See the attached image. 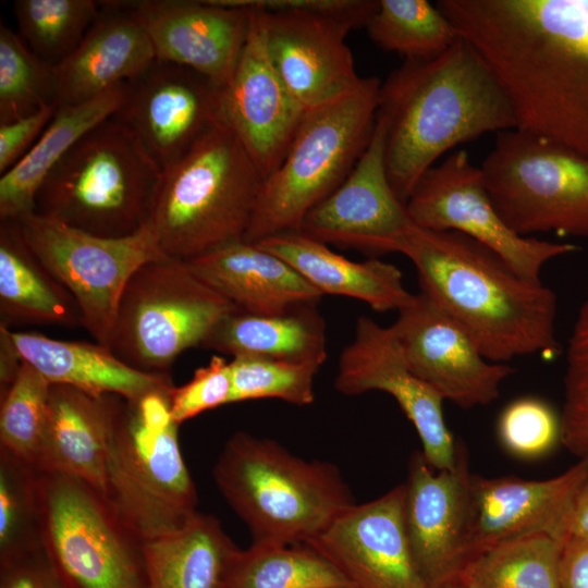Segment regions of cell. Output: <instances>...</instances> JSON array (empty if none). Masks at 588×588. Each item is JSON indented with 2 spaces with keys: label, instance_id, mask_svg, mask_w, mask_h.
<instances>
[{
  "label": "cell",
  "instance_id": "7",
  "mask_svg": "<svg viewBox=\"0 0 588 588\" xmlns=\"http://www.w3.org/2000/svg\"><path fill=\"white\" fill-rule=\"evenodd\" d=\"M160 175L134 135L110 117L50 171L35 212L90 234L126 236L149 222Z\"/></svg>",
  "mask_w": 588,
  "mask_h": 588
},
{
  "label": "cell",
  "instance_id": "1",
  "mask_svg": "<svg viewBox=\"0 0 588 588\" xmlns=\"http://www.w3.org/2000/svg\"><path fill=\"white\" fill-rule=\"evenodd\" d=\"M491 69L516 128L588 157V0H440Z\"/></svg>",
  "mask_w": 588,
  "mask_h": 588
},
{
  "label": "cell",
  "instance_id": "34",
  "mask_svg": "<svg viewBox=\"0 0 588 588\" xmlns=\"http://www.w3.org/2000/svg\"><path fill=\"white\" fill-rule=\"evenodd\" d=\"M563 546L548 534L510 540L481 553L463 577L477 588H561Z\"/></svg>",
  "mask_w": 588,
  "mask_h": 588
},
{
  "label": "cell",
  "instance_id": "22",
  "mask_svg": "<svg viewBox=\"0 0 588 588\" xmlns=\"http://www.w3.org/2000/svg\"><path fill=\"white\" fill-rule=\"evenodd\" d=\"M405 485L354 504L305 543L330 561L354 588H429L404 527Z\"/></svg>",
  "mask_w": 588,
  "mask_h": 588
},
{
  "label": "cell",
  "instance_id": "35",
  "mask_svg": "<svg viewBox=\"0 0 588 588\" xmlns=\"http://www.w3.org/2000/svg\"><path fill=\"white\" fill-rule=\"evenodd\" d=\"M369 38L405 60H430L460 36L454 25L427 0H379L366 26Z\"/></svg>",
  "mask_w": 588,
  "mask_h": 588
},
{
  "label": "cell",
  "instance_id": "9",
  "mask_svg": "<svg viewBox=\"0 0 588 588\" xmlns=\"http://www.w3.org/2000/svg\"><path fill=\"white\" fill-rule=\"evenodd\" d=\"M234 308L186 260L150 261L132 275L123 291L108 347L134 368L168 372L184 351L201 346Z\"/></svg>",
  "mask_w": 588,
  "mask_h": 588
},
{
  "label": "cell",
  "instance_id": "17",
  "mask_svg": "<svg viewBox=\"0 0 588 588\" xmlns=\"http://www.w3.org/2000/svg\"><path fill=\"white\" fill-rule=\"evenodd\" d=\"M387 127L377 113L372 136L345 181L313 208L299 231L324 244L369 255L397 253L414 224L385 168Z\"/></svg>",
  "mask_w": 588,
  "mask_h": 588
},
{
  "label": "cell",
  "instance_id": "33",
  "mask_svg": "<svg viewBox=\"0 0 588 588\" xmlns=\"http://www.w3.org/2000/svg\"><path fill=\"white\" fill-rule=\"evenodd\" d=\"M219 588H354L327 559L305 544L252 543L238 549Z\"/></svg>",
  "mask_w": 588,
  "mask_h": 588
},
{
  "label": "cell",
  "instance_id": "44",
  "mask_svg": "<svg viewBox=\"0 0 588 588\" xmlns=\"http://www.w3.org/2000/svg\"><path fill=\"white\" fill-rule=\"evenodd\" d=\"M0 588H72L44 547L0 565Z\"/></svg>",
  "mask_w": 588,
  "mask_h": 588
},
{
  "label": "cell",
  "instance_id": "5",
  "mask_svg": "<svg viewBox=\"0 0 588 588\" xmlns=\"http://www.w3.org/2000/svg\"><path fill=\"white\" fill-rule=\"evenodd\" d=\"M264 177L223 122L161 172L149 225L162 250L191 260L244 240Z\"/></svg>",
  "mask_w": 588,
  "mask_h": 588
},
{
  "label": "cell",
  "instance_id": "40",
  "mask_svg": "<svg viewBox=\"0 0 588 588\" xmlns=\"http://www.w3.org/2000/svg\"><path fill=\"white\" fill-rule=\"evenodd\" d=\"M231 403L279 399L304 406L315 400L314 381L320 365L262 357H234Z\"/></svg>",
  "mask_w": 588,
  "mask_h": 588
},
{
  "label": "cell",
  "instance_id": "21",
  "mask_svg": "<svg viewBox=\"0 0 588 588\" xmlns=\"http://www.w3.org/2000/svg\"><path fill=\"white\" fill-rule=\"evenodd\" d=\"M259 7L271 62L306 111L343 98L362 85L364 77L357 74L345 42L354 29L350 24L309 10Z\"/></svg>",
  "mask_w": 588,
  "mask_h": 588
},
{
  "label": "cell",
  "instance_id": "30",
  "mask_svg": "<svg viewBox=\"0 0 588 588\" xmlns=\"http://www.w3.org/2000/svg\"><path fill=\"white\" fill-rule=\"evenodd\" d=\"M234 357H262L322 366L327 328L317 305L280 315H255L238 308L223 316L201 345Z\"/></svg>",
  "mask_w": 588,
  "mask_h": 588
},
{
  "label": "cell",
  "instance_id": "36",
  "mask_svg": "<svg viewBox=\"0 0 588 588\" xmlns=\"http://www.w3.org/2000/svg\"><path fill=\"white\" fill-rule=\"evenodd\" d=\"M101 1L15 0L17 34L41 60L56 66L79 45Z\"/></svg>",
  "mask_w": 588,
  "mask_h": 588
},
{
  "label": "cell",
  "instance_id": "20",
  "mask_svg": "<svg viewBox=\"0 0 588 588\" xmlns=\"http://www.w3.org/2000/svg\"><path fill=\"white\" fill-rule=\"evenodd\" d=\"M421 452L409 461L405 485L404 527L419 573L429 588L463 577L469 566L466 534L469 461L457 443L456 464L434 473Z\"/></svg>",
  "mask_w": 588,
  "mask_h": 588
},
{
  "label": "cell",
  "instance_id": "50",
  "mask_svg": "<svg viewBox=\"0 0 588 588\" xmlns=\"http://www.w3.org/2000/svg\"><path fill=\"white\" fill-rule=\"evenodd\" d=\"M438 588H477L468 579L460 577L448 583L442 584Z\"/></svg>",
  "mask_w": 588,
  "mask_h": 588
},
{
  "label": "cell",
  "instance_id": "39",
  "mask_svg": "<svg viewBox=\"0 0 588 588\" xmlns=\"http://www.w3.org/2000/svg\"><path fill=\"white\" fill-rule=\"evenodd\" d=\"M50 387L23 362L11 384L1 391L0 450L33 466L46 426Z\"/></svg>",
  "mask_w": 588,
  "mask_h": 588
},
{
  "label": "cell",
  "instance_id": "46",
  "mask_svg": "<svg viewBox=\"0 0 588 588\" xmlns=\"http://www.w3.org/2000/svg\"><path fill=\"white\" fill-rule=\"evenodd\" d=\"M267 10L303 9L341 20L354 29L366 27L379 7V0H256Z\"/></svg>",
  "mask_w": 588,
  "mask_h": 588
},
{
  "label": "cell",
  "instance_id": "27",
  "mask_svg": "<svg viewBox=\"0 0 588 588\" xmlns=\"http://www.w3.org/2000/svg\"><path fill=\"white\" fill-rule=\"evenodd\" d=\"M11 338L22 360L50 384L69 385L93 395L115 394L126 400L173 387L169 372L134 368L97 342L58 340L12 329Z\"/></svg>",
  "mask_w": 588,
  "mask_h": 588
},
{
  "label": "cell",
  "instance_id": "13",
  "mask_svg": "<svg viewBox=\"0 0 588 588\" xmlns=\"http://www.w3.org/2000/svg\"><path fill=\"white\" fill-rule=\"evenodd\" d=\"M405 207L415 225L469 236L501 256L519 275L535 282L541 281L547 262L578 249L571 243L515 233L493 206L481 169L463 149L426 171Z\"/></svg>",
  "mask_w": 588,
  "mask_h": 588
},
{
  "label": "cell",
  "instance_id": "32",
  "mask_svg": "<svg viewBox=\"0 0 588 588\" xmlns=\"http://www.w3.org/2000/svg\"><path fill=\"white\" fill-rule=\"evenodd\" d=\"M237 550L215 516L197 512L182 528L143 542L145 588H219Z\"/></svg>",
  "mask_w": 588,
  "mask_h": 588
},
{
  "label": "cell",
  "instance_id": "38",
  "mask_svg": "<svg viewBox=\"0 0 588 588\" xmlns=\"http://www.w3.org/2000/svg\"><path fill=\"white\" fill-rule=\"evenodd\" d=\"M54 66L37 57L17 33L0 24V124L56 105Z\"/></svg>",
  "mask_w": 588,
  "mask_h": 588
},
{
  "label": "cell",
  "instance_id": "14",
  "mask_svg": "<svg viewBox=\"0 0 588 588\" xmlns=\"http://www.w3.org/2000/svg\"><path fill=\"white\" fill-rule=\"evenodd\" d=\"M221 89L187 66L156 59L124 84L122 102L111 118L134 135L162 172L223 123Z\"/></svg>",
  "mask_w": 588,
  "mask_h": 588
},
{
  "label": "cell",
  "instance_id": "43",
  "mask_svg": "<svg viewBox=\"0 0 588 588\" xmlns=\"http://www.w3.org/2000/svg\"><path fill=\"white\" fill-rule=\"evenodd\" d=\"M232 375L230 362L213 355L206 366L195 370L193 378L170 392L173 420L182 422L219 406L231 403Z\"/></svg>",
  "mask_w": 588,
  "mask_h": 588
},
{
  "label": "cell",
  "instance_id": "31",
  "mask_svg": "<svg viewBox=\"0 0 588 588\" xmlns=\"http://www.w3.org/2000/svg\"><path fill=\"white\" fill-rule=\"evenodd\" d=\"M124 84L83 103L57 111L28 152L0 176V220H17L35 211L42 182L69 150L93 127L113 115Z\"/></svg>",
  "mask_w": 588,
  "mask_h": 588
},
{
  "label": "cell",
  "instance_id": "42",
  "mask_svg": "<svg viewBox=\"0 0 588 588\" xmlns=\"http://www.w3.org/2000/svg\"><path fill=\"white\" fill-rule=\"evenodd\" d=\"M561 443L588 462V298L578 309L566 347Z\"/></svg>",
  "mask_w": 588,
  "mask_h": 588
},
{
  "label": "cell",
  "instance_id": "4",
  "mask_svg": "<svg viewBox=\"0 0 588 588\" xmlns=\"http://www.w3.org/2000/svg\"><path fill=\"white\" fill-rule=\"evenodd\" d=\"M212 475L253 543L305 544L355 504L335 465L306 461L244 431L225 442Z\"/></svg>",
  "mask_w": 588,
  "mask_h": 588
},
{
  "label": "cell",
  "instance_id": "11",
  "mask_svg": "<svg viewBox=\"0 0 588 588\" xmlns=\"http://www.w3.org/2000/svg\"><path fill=\"white\" fill-rule=\"evenodd\" d=\"M42 547L72 588H145L143 541L83 480L39 471Z\"/></svg>",
  "mask_w": 588,
  "mask_h": 588
},
{
  "label": "cell",
  "instance_id": "29",
  "mask_svg": "<svg viewBox=\"0 0 588 588\" xmlns=\"http://www.w3.org/2000/svg\"><path fill=\"white\" fill-rule=\"evenodd\" d=\"M0 318L8 328H83L75 299L32 250L17 220H0Z\"/></svg>",
  "mask_w": 588,
  "mask_h": 588
},
{
  "label": "cell",
  "instance_id": "2",
  "mask_svg": "<svg viewBox=\"0 0 588 588\" xmlns=\"http://www.w3.org/2000/svg\"><path fill=\"white\" fill-rule=\"evenodd\" d=\"M397 253L414 265L421 292L449 315L488 360L561 354L558 301L542 281L519 275L501 256L455 231L412 224Z\"/></svg>",
  "mask_w": 588,
  "mask_h": 588
},
{
  "label": "cell",
  "instance_id": "23",
  "mask_svg": "<svg viewBox=\"0 0 588 588\" xmlns=\"http://www.w3.org/2000/svg\"><path fill=\"white\" fill-rule=\"evenodd\" d=\"M144 26L156 59L187 66L224 87L243 51L249 5L243 0L126 1Z\"/></svg>",
  "mask_w": 588,
  "mask_h": 588
},
{
  "label": "cell",
  "instance_id": "24",
  "mask_svg": "<svg viewBox=\"0 0 588 588\" xmlns=\"http://www.w3.org/2000/svg\"><path fill=\"white\" fill-rule=\"evenodd\" d=\"M156 60L152 44L126 1H101L76 49L54 66L56 106H73L125 84Z\"/></svg>",
  "mask_w": 588,
  "mask_h": 588
},
{
  "label": "cell",
  "instance_id": "37",
  "mask_svg": "<svg viewBox=\"0 0 588 588\" xmlns=\"http://www.w3.org/2000/svg\"><path fill=\"white\" fill-rule=\"evenodd\" d=\"M41 547L39 471L0 450V565Z\"/></svg>",
  "mask_w": 588,
  "mask_h": 588
},
{
  "label": "cell",
  "instance_id": "49",
  "mask_svg": "<svg viewBox=\"0 0 588 588\" xmlns=\"http://www.w3.org/2000/svg\"><path fill=\"white\" fill-rule=\"evenodd\" d=\"M566 540L588 541V476L576 495Z\"/></svg>",
  "mask_w": 588,
  "mask_h": 588
},
{
  "label": "cell",
  "instance_id": "3",
  "mask_svg": "<svg viewBox=\"0 0 588 588\" xmlns=\"http://www.w3.org/2000/svg\"><path fill=\"white\" fill-rule=\"evenodd\" d=\"M387 127L385 168L399 199L458 145L516 128L513 107L498 78L462 36L430 60H405L379 91Z\"/></svg>",
  "mask_w": 588,
  "mask_h": 588
},
{
  "label": "cell",
  "instance_id": "16",
  "mask_svg": "<svg viewBox=\"0 0 588 588\" xmlns=\"http://www.w3.org/2000/svg\"><path fill=\"white\" fill-rule=\"evenodd\" d=\"M391 326L412 372L461 408L495 401L502 382L514 372L510 365L483 357L468 334L422 292L412 294Z\"/></svg>",
  "mask_w": 588,
  "mask_h": 588
},
{
  "label": "cell",
  "instance_id": "18",
  "mask_svg": "<svg viewBox=\"0 0 588 588\" xmlns=\"http://www.w3.org/2000/svg\"><path fill=\"white\" fill-rule=\"evenodd\" d=\"M249 5V26L236 68L221 89L223 122L242 143L264 180L282 162L306 110L269 57L262 11Z\"/></svg>",
  "mask_w": 588,
  "mask_h": 588
},
{
  "label": "cell",
  "instance_id": "26",
  "mask_svg": "<svg viewBox=\"0 0 588 588\" xmlns=\"http://www.w3.org/2000/svg\"><path fill=\"white\" fill-rule=\"evenodd\" d=\"M193 272L236 308L280 315L323 296L299 272L258 243L245 240L187 260Z\"/></svg>",
  "mask_w": 588,
  "mask_h": 588
},
{
  "label": "cell",
  "instance_id": "12",
  "mask_svg": "<svg viewBox=\"0 0 588 588\" xmlns=\"http://www.w3.org/2000/svg\"><path fill=\"white\" fill-rule=\"evenodd\" d=\"M17 221L32 250L75 299L83 328L106 346L132 275L145 264L169 257L149 223L126 236L105 237L35 211Z\"/></svg>",
  "mask_w": 588,
  "mask_h": 588
},
{
  "label": "cell",
  "instance_id": "41",
  "mask_svg": "<svg viewBox=\"0 0 588 588\" xmlns=\"http://www.w3.org/2000/svg\"><path fill=\"white\" fill-rule=\"evenodd\" d=\"M497 434L503 449L512 456L538 460L561 443V414L541 397L520 396L500 413Z\"/></svg>",
  "mask_w": 588,
  "mask_h": 588
},
{
  "label": "cell",
  "instance_id": "45",
  "mask_svg": "<svg viewBox=\"0 0 588 588\" xmlns=\"http://www.w3.org/2000/svg\"><path fill=\"white\" fill-rule=\"evenodd\" d=\"M57 111L49 105L16 121L0 124V174L15 166L32 148Z\"/></svg>",
  "mask_w": 588,
  "mask_h": 588
},
{
  "label": "cell",
  "instance_id": "25",
  "mask_svg": "<svg viewBox=\"0 0 588 588\" xmlns=\"http://www.w3.org/2000/svg\"><path fill=\"white\" fill-rule=\"evenodd\" d=\"M120 400L51 384L36 469L78 478L102 497L108 440Z\"/></svg>",
  "mask_w": 588,
  "mask_h": 588
},
{
  "label": "cell",
  "instance_id": "28",
  "mask_svg": "<svg viewBox=\"0 0 588 588\" xmlns=\"http://www.w3.org/2000/svg\"><path fill=\"white\" fill-rule=\"evenodd\" d=\"M257 243L285 260L322 295L355 298L378 313L397 311L412 296L396 266L376 258L350 260L301 231Z\"/></svg>",
  "mask_w": 588,
  "mask_h": 588
},
{
  "label": "cell",
  "instance_id": "47",
  "mask_svg": "<svg viewBox=\"0 0 588 588\" xmlns=\"http://www.w3.org/2000/svg\"><path fill=\"white\" fill-rule=\"evenodd\" d=\"M560 579L561 588H588V541L564 542Z\"/></svg>",
  "mask_w": 588,
  "mask_h": 588
},
{
  "label": "cell",
  "instance_id": "19",
  "mask_svg": "<svg viewBox=\"0 0 588 588\" xmlns=\"http://www.w3.org/2000/svg\"><path fill=\"white\" fill-rule=\"evenodd\" d=\"M587 476L588 462L583 460L543 480L471 474L466 534L469 565L487 550L529 535L548 534L564 543L576 495Z\"/></svg>",
  "mask_w": 588,
  "mask_h": 588
},
{
  "label": "cell",
  "instance_id": "15",
  "mask_svg": "<svg viewBox=\"0 0 588 588\" xmlns=\"http://www.w3.org/2000/svg\"><path fill=\"white\" fill-rule=\"evenodd\" d=\"M334 385L346 395L390 394L415 427L427 464L436 470L455 466L457 442L444 419V400L412 372L392 326L358 317L354 336L341 352Z\"/></svg>",
  "mask_w": 588,
  "mask_h": 588
},
{
  "label": "cell",
  "instance_id": "6",
  "mask_svg": "<svg viewBox=\"0 0 588 588\" xmlns=\"http://www.w3.org/2000/svg\"><path fill=\"white\" fill-rule=\"evenodd\" d=\"M172 388L121 397L108 440L102 498L143 542L182 528L198 512L170 411Z\"/></svg>",
  "mask_w": 588,
  "mask_h": 588
},
{
  "label": "cell",
  "instance_id": "10",
  "mask_svg": "<svg viewBox=\"0 0 588 588\" xmlns=\"http://www.w3.org/2000/svg\"><path fill=\"white\" fill-rule=\"evenodd\" d=\"M480 169L493 206L518 235L588 237V157L513 128L497 134Z\"/></svg>",
  "mask_w": 588,
  "mask_h": 588
},
{
  "label": "cell",
  "instance_id": "48",
  "mask_svg": "<svg viewBox=\"0 0 588 588\" xmlns=\"http://www.w3.org/2000/svg\"><path fill=\"white\" fill-rule=\"evenodd\" d=\"M23 360L11 338V329L0 324V385L5 390L16 376Z\"/></svg>",
  "mask_w": 588,
  "mask_h": 588
},
{
  "label": "cell",
  "instance_id": "8",
  "mask_svg": "<svg viewBox=\"0 0 588 588\" xmlns=\"http://www.w3.org/2000/svg\"><path fill=\"white\" fill-rule=\"evenodd\" d=\"M381 83L307 110L280 166L261 184L244 240L299 231L306 215L348 176L375 128Z\"/></svg>",
  "mask_w": 588,
  "mask_h": 588
}]
</instances>
